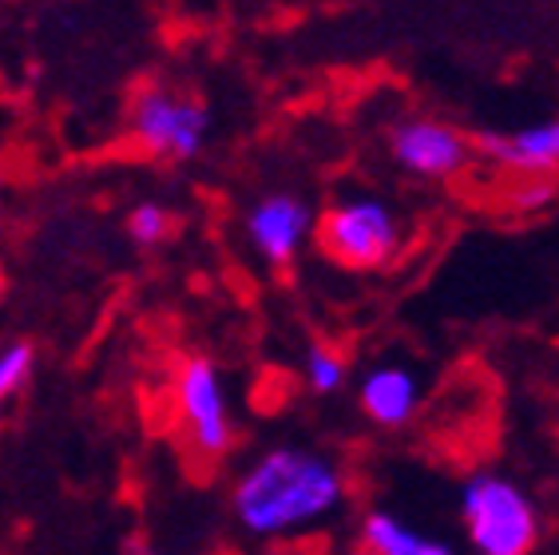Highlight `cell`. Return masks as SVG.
I'll use <instances>...</instances> for the list:
<instances>
[{"label":"cell","mask_w":559,"mask_h":555,"mask_svg":"<svg viewBox=\"0 0 559 555\" xmlns=\"http://www.w3.org/2000/svg\"><path fill=\"white\" fill-rule=\"evenodd\" d=\"M345 496L349 484L334 457L301 445H274L238 472L230 512L254 540H290L342 512Z\"/></svg>","instance_id":"cell-1"},{"label":"cell","mask_w":559,"mask_h":555,"mask_svg":"<svg viewBox=\"0 0 559 555\" xmlns=\"http://www.w3.org/2000/svg\"><path fill=\"white\" fill-rule=\"evenodd\" d=\"M461 523L476 555H532L539 544L536 500L504 472H473L461 484Z\"/></svg>","instance_id":"cell-2"},{"label":"cell","mask_w":559,"mask_h":555,"mask_svg":"<svg viewBox=\"0 0 559 555\" xmlns=\"http://www.w3.org/2000/svg\"><path fill=\"white\" fill-rule=\"evenodd\" d=\"M318 243L337 267L349 270H381L401 255L405 226L401 211L381 194H342L330 211L313 223Z\"/></svg>","instance_id":"cell-3"},{"label":"cell","mask_w":559,"mask_h":555,"mask_svg":"<svg viewBox=\"0 0 559 555\" xmlns=\"http://www.w3.org/2000/svg\"><path fill=\"white\" fill-rule=\"evenodd\" d=\"M131 131L155 160H194L211 135V111L191 96L147 87L131 107Z\"/></svg>","instance_id":"cell-4"},{"label":"cell","mask_w":559,"mask_h":555,"mask_svg":"<svg viewBox=\"0 0 559 555\" xmlns=\"http://www.w3.org/2000/svg\"><path fill=\"white\" fill-rule=\"evenodd\" d=\"M175 401H179V421L187 428L191 449L206 460L226 457L230 445H235V416H230V401H226L218 365L206 362V357H191L179 369Z\"/></svg>","instance_id":"cell-5"},{"label":"cell","mask_w":559,"mask_h":555,"mask_svg":"<svg viewBox=\"0 0 559 555\" xmlns=\"http://www.w3.org/2000/svg\"><path fill=\"white\" fill-rule=\"evenodd\" d=\"M389 155L413 179L449 182L468 172V163L476 160V147L461 128H452L444 119L409 116L393 123V131H389Z\"/></svg>","instance_id":"cell-6"},{"label":"cell","mask_w":559,"mask_h":555,"mask_svg":"<svg viewBox=\"0 0 559 555\" xmlns=\"http://www.w3.org/2000/svg\"><path fill=\"white\" fill-rule=\"evenodd\" d=\"M313 223L318 219H313L306 199H298L290 191H274L250 206L247 238L259 250L262 262H270V267H290L294 258H298L301 243L313 235Z\"/></svg>","instance_id":"cell-7"},{"label":"cell","mask_w":559,"mask_h":555,"mask_svg":"<svg viewBox=\"0 0 559 555\" xmlns=\"http://www.w3.org/2000/svg\"><path fill=\"white\" fill-rule=\"evenodd\" d=\"M476 155H485L488 163L504 167V172L532 175V179H544V175L559 172V116L536 119V123H524L516 131H480L473 139Z\"/></svg>","instance_id":"cell-8"},{"label":"cell","mask_w":559,"mask_h":555,"mask_svg":"<svg viewBox=\"0 0 559 555\" xmlns=\"http://www.w3.org/2000/svg\"><path fill=\"white\" fill-rule=\"evenodd\" d=\"M420 401H425V385L401 362L373 365L357 381V405L377 428H405L420 413Z\"/></svg>","instance_id":"cell-9"},{"label":"cell","mask_w":559,"mask_h":555,"mask_svg":"<svg viewBox=\"0 0 559 555\" xmlns=\"http://www.w3.org/2000/svg\"><path fill=\"white\" fill-rule=\"evenodd\" d=\"M357 547L361 555H456V547L441 535L420 532L417 523L389 508H369L357 523Z\"/></svg>","instance_id":"cell-10"},{"label":"cell","mask_w":559,"mask_h":555,"mask_svg":"<svg viewBox=\"0 0 559 555\" xmlns=\"http://www.w3.org/2000/svg\"><path fill=\"white\" fill-rule=\"evenodd\" d=\"M301 374H306V385H310L313 393L330 397L349 381V365H345V357L337 350L318 342L306 350V357H301Z\"/></svg>","instance_id":"cell-11"},{"label":"cell","mask_w":559,"mask_h":555,"mask_svg":"<svg viewBox=\"0 0 559 555\" xmlns=\"http://www.w3.org/2000/svg\"><path fill=\"white\" fill-rule=\"evenodd\" d=\"M33 362H36V353L28 342H16V345H9V350H0V409L24 389V381L33 374Z\"/></svg>","instance_id":"cell-12"},{"label":"cell","mask_w":559,"mask_h":555,"mask_svg":"<svg viewBox=\"0 0 559 555\" xmlns=\"http://www.w3.org/2000/svg\"><path fill=\"white\" fill-rule=\"evenodd\" d=\"M128 235L140 246H159L171 235V211L159 203H140L128 214Z\"/></svg>","instance_id":"cell-13"}]
</instances>
